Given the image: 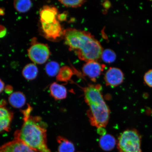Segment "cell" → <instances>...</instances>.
I'll list each match as a JSON object with an SVG mask.
<instances>
[{
    "label": "cell",
    "instance_id": "cell-1",
    "mask_svg": "<svg viewBox=\"0 0 152 152\" xmlns=\"http://www.w3.org/2000/svg\"><path fill=\"white\" fill-rule=\"evenodd\" d=\"M32 107L28 105L22 111L24 122L20 130L14 134L15 140L23 142L39 152H51L47 143V130L40 117L31 115Z\"/></svg>",
    "mask_w": 152,
    "mask_h": 152
},
{
    "label": "cell",
    "instance_id": "cell-3",
    "mask_svg": "<svg viewBox=\"0 0 152 152\" xmlns=\"http://www.w3.org/2000/svg\"><path fill=\"white\" fill-rule=\"evenodd\" d=\"M100 84L90 85L83 89L86 102L89 106L87 116L92 126L105 128L109 122L110 110L104 101Z\"/></svg>",
    "mask_w": 152,
    "mask_h": 152
},
{
    "label": "cell",
    "instance_id": "cell-10",
    "mask_svg": "<svg viewBox=\"0 0 152 152\" xmlns=\"http://www.w3.org/2000/svg\"><path fill=\"white\" fill-rule=\"evenodd\" d=\"M58 10L56 7L52 6L45 5L39 12L41 23H50L57 20Z\"/></svg>",
    "mask_w": 152,
    "mask_h": 152
},
{
    "label": "cell",
    "instance_id": "cell-15",
    "mask_svg": "<svg viewBox=\"0 0 152 152\" xmlns=\"http://www.w3.org/2000/svg\"><path fill=\"white\" fill-rule=\"evenodd\" d=\"M59 144L58 152H75V147L72 142L62 136L57 138Z\"/></svg>",
    "mask_w": 152,
    "mask_h": 152
},
{
    "label": "cell",
    "instance_id": "cell-27",
    "mask_svg": "<svg viewBox=\"0 0 152 152\" xmlns=\"http://www.w3.org/2000/svg\"><path fill=\"white\" fill-rule=\"evenodd\" d=\"M5 14V9L3 8H0V15L4 16Z\"/></svg>",
    "mask_w": 152,
    "mask_h": 152
},
{
    "label": "cell",
    "instance_id": "cell-11",
    "mask_svg": "<svg viewBox=\"0 0 152 152\" xmlns=\"http://www.w3.org/2000/svg\"><path fill=\"white\" fill-rule=\"evenodd\" d=\"M13 115L12 112L4 105L0 106V132L10 130Z\"/></svg>",
    "mask_w": 152,
    "mask_h": 152
},
{
    "label": "cell",
    "instance_id": "cell-14",
    "mask_svg": "<svg viewBox=\"0 0 152 152\" xmlns=\"http://www.w3.org/2000/svg\"><path fill=\"white\" fill-rule=\"evenodd\" d=\"M117 143L115 139L110 134H105L101 137L99 140L100 147L106 151L113 149Z\"/></svg>",
    "mask_w": 152,
    "mask_h": 152
},
{
    "label": "cell",
    "instance_id": "cell-12",
    "mask_svg": "<svg viewBox=\"0 0 152 152\" xmlns=\"http://www.w3.org/2000/svg\"><path fill=\"white\" fill-rule=\"evenodd\" d=\"M49 90L51 96L56 100L64 99L67 96V90L66 87L58 83H52L50 86Z\"/></svg>",
    "mask_w": 152,
    "mask_h": 152
},
{
    "label": "cell",
    "instance_id": "cell-25",
    "mask_svg": "<svg viewBox=\"0 0 152 152\" xmlns=\"http://www.w3.org/2000/svg\"><path fill=\"white\" fill-rule=\"evenodd\" d=\"M12 87L10 85H7L5 87V91L7 94L12 93Z\"/></svg>",
    "mask_w": 152,
    "mask_h": 152
},
{
    "label": "cell",
    "instance_id": "cell-7",
    "mask_svg": "<svg viewBox=\"0 0 152 152\" xmlns=\"http://www.w3.org/2000/svg\"><path fill=\"white\" fill-rule=\"evenodd\" d=\"M104 79L106 86L117 87L123 82L124 75L122 71L119 68L110 67L106 72Z\"/></svg>",
    "mask_w": 152,
    "mask_h": 152
},
{
    "label": "cell",
    "instance_id": "cell-2",
    "mask_svg": "<svg viewBox=\"0 0 152 152\" xmlns=\"http://www.w3.org/2000/svg\"><path fill=\"white\" fill-rule=\"evenodd\" d=\"M65 44L82 60L96 61L102 56L103 48L100 43L89 32L69 28L64 30Z\"/></svg>",
    "mask_w": 152,
    "mask_h": 152
},
{
    "label": "cell",
    "instance_id": "cell-9",
    "mask_svg": "<svg viewBox=\"0 0 152 152\" xmlns=\"http://www.w3.org/2000/svg\"><path fill=\"white\" fill-rule=\"evenodd\" d=\"M0 152H37L22 142L15 140L0 147Z\"/></svg>",
    "mask_w": 152,
    "mask_h": 152
},
{
    "label": "cell",
    "instance_id": "cell-20",
    "mask_svg": "<svg viewBox=\"0 0 152 152\" xmlns=\"http://www.w3.org/2000/svg\"><path fill=\"white\" fill-rule=\"evenodd\" d=\"M101 56L103 61L108 63L115 61L116 58L115 53L110 49H106L103 51Z\"/></svg>",
    "mask_w": 152,
    "mask_h": 152
},
{
    "label": "cell",
    "instance_id": "cell-19",
    "mask_svg": "<svg viewBox=\"0 0 152 152\" xmlns=\"http://www.w3.org/2000/svg\"><path fill=\"white\" fill-rule=\"evenodd\" d=\"M60 69L59 64L55 61L49 62L45 66L47 74L50 77H54L58 75Z\"/></svg>",
    "mask_w": 152,
    "mask_h": 152
},
{
    "label": "cell",
    "instance_id": "cell-24",
    "mask_svg": "<svg viewBox=\"0 0 152 152\" xmlns=\"http://www.w3.org/2000/svg\"><path fill=\"white\" fill-rule=\"evenodd\" d=\"M7 33V29L5 26L0 25V38L5 37Z\"/></svg>",
    "mask_w": 152,
    "mask_h": 152
},
{
    "label": "cell",
    "instance_id": "cell-18",
    "mask_svg": "<svg viewBox=\"0 0 152 152\" xmlns=\"http://www.w3.org/2000/svg\"><path fill=\"white\" fill-rule=\"evenodd\" d=\"M15 8L18 12L24 13L29 11L32 6V3L29 0H16L14 2Z\"/></svg>",
    "mask_w": 152,
    "mask_h": 152
},
{
    "label": "cell",
    "instance_id": "cell-16",
    "mask_svg": "<svg viewBox=\"0 0 152 152\" xmlns=\"http://www.w3.org/2000/svg\"><path fill=\"white\" fill-rule=\"evenodd\" d=\"M23 77L28 80H32L37 77L38 69L37 66L34 64H29L24 66L22 71Z\"/></svg>",
    "mask_w": 152,
    "mask_h": 152
},
{
    "label": "cell",
    "instance_id": "cell-21",
    "mask_svg": "<svg viewBox=\"0 0 152 152\" xmlns=\"http://www.w3.org/2000/svg\"><path fill=\"white\" fill-rule=\"evenodd\" d=\"M59 1L64 6L67 7H81L86 1L83 0H67V1Z\"/></svg>",
    "mask_w": 152,
    "mask_h": 152
},
{
    "label": "cell",
    "instance_id": "cell-6",
    "mask_svg": "<svg viewBox=\"0 0 152 152\" xmlns=\"http://www.w3.org/2000/svg\"><path fill=\"white\" fill-rule=\"evenodd\" d=\"M41 23L42 33L46 39L54 40L63 36L64 30L58 20L50 23Z\"/></svg>",
    "mask_w": 152,
    "mask_h": 152
},
{
    "label": "cell",
    "instance_id": "cell-4",
    "mask_svg": "<svg viewBox=\"0 0 152 152\" xmlns=\"http://www.w3.org/2000/svg\"><path fill=\"white\" fill-rule=\"evenodd\" d=\"M142 138L135 129H127L119 137L117 142L119 152H142Z\"/></svg>",
    "mask_w": 152,
    "mask_h": 152
},
{
    "label": "cell",
    "instance_id": "cell-13",
    "mask_svg": "<svg viewBox=\"0 0 152 152\" xmlns=\"http://www.w3.org/2000/svg\"><path fill=\"white\" fill-rule=\"evenodd\" d=\"M9 102L10 105L15 108H20L26 104V99L23 93L18 91L12 93L9 97Z\"/></svg>",
    "mask_w": 152,
    "mask_h": 152
},
{
    "label": "cell",
    "instance_id": "cell-5",
    "mask_svg": "<svg viewBox=\"0 0 152 152\" xmlns=\"http://www.w3.org/2000/svg\"><path fill=\"white\" fill-rule=\"evenodd\" d=\"M33 44L28 49V57L32 61L37 64H43L46 62L50 56L48 46L45 44L37 43L34 39Z\"/></svg>",
    "mask_w": 152,
    "mask_h": 152
},
{
    "label": "cell",
    "instance_id": "cell-17",
    "mask_svg": "<svg viewBox=\"0 0 152 152\" xmlns=\"http://www.w3.org/2000/svg\"><path fill=\"white\" fill-rule=\"evenodd\" d=\"M74 75L73 72L71 68L64 66L60 68L56 76L57 80L61 82H67L70 80Z\"/></svg>",
    "mask_w": 152,
    "mask_h": 152
},
{
    "label": "cell",
    "instance_id": "cell-26",
    "mask_svg": "<svg viewBox=\"0 0 152 152\" xmlns=\"http://www.w3.org/2000/svg\"><path fill=\"white\" fill-rule=\"evenodd\" d=\"M5 85L3 82L0 79V94L4 90Z\"/></svg>",
    "mask_w": 152,
    "mask_h": 152
},
{
    "label": "cell",
    "instance_id": "cell-22",
    "mask_svg": "<svg viewBox=\"0 0 152 152\" xmlns=\"http://www.w3.org/2000/svg\"><path fill=\"white\" fill-rule=\"evenodd\" d=\"M144 80L148 86L152 88V69L149 70L144 75Z\"/></svg>",
    "mask_w": 152,
    "mask_h": 152
},
{
    "label": "cell",
    "instance_id": "cell-28",
    "mask_svg": "<svg viewBox=\"0 0 152 152\" xmlns=\"http://www.w3.org/2000/svg\"><path fill=\"white\" fill-rule=\"evenodd\" d=\"M104 7L106 8H108L110 7V3H108V1H106V2H104Z\"/></svg>",
    "mask_w": 152,
    "mask_h": 152
},
{
    "label": "cell",
    "instance_id": "cell-23",
    "mask_svg": "<svg viewBox=\"0 0 152 152\" xmlns=\"http://www.w3.org/2000/svg\"><path fill=\"white\" fill-rule=\"evenodd\" d=\"M67 14L66 12L61 13V14H58L57 16L58 20L60 21H64L66 20L67 18Z\"/></svg>",
    "mask_w": 152,
    "mask_h": 152
},
{
    "label": "cell",
    "instance_id": "cell-8",
    "mask_svg": "<svg viewBox=\"0 0 152 152\" xmlns=\"http://www.w3.org/2000/svg\"><path fill=\"white\" fill-rule=\"evenodd\" d=\"M105 66L101 64L96 61L87 62L83 66L82 71L83 75L87 76L93 81L96 80L100 75L103 71Z\"/></svg>",
    "mask_w": 152,
    "mask_h": 152
}]
</instances>
